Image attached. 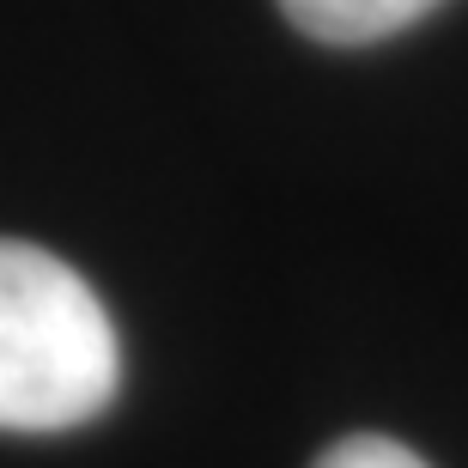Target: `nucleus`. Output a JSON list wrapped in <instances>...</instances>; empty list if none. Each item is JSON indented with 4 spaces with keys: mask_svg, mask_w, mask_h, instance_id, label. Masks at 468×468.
I'll return each mask as SVG.
<instances>
[{
    "mask_svg": "<svg viewBox=\"0 0 468 468\" xmlns=\"http://www.w3.org/2000/svg\"><path fill=\"white\" fill-rule=\"evenodd\" d=\"M316 468H426L408 444L396 438H378V432H359V438H341L329 451L316 456Z\"/></svg>",
    "mask_w": 468,
    "mask_h": 468,
    "instance_id": "obj_3",
    "label": "nucleus"
},
{
    "mask_svg": "<svg viewBox=\"0 0 468 468\" xmlns=\"http://www.w3.org/2000/svg\"><path fill=\"white\" fill-rule=\"evenodd\" d=\"M444 0H280V13L292 18L316 43H378V37L408 31L414 18H426Z\"/></svg>",
    "mask_w": 468,
    "mask_h": 468,
    "instance_id": "obj_2",
    "label": "nucleus"
},
{
    "mask_svg": "<svg viewBox=\"0 0 468 468\" xmlns=\"http://www.w3.org/2000/svg\"><path fill=\"white\" fill-rule=\"evenodd\" d=\"M122 383L110 311L61 256L0 238V426L68 432Z\"/></svg>",
    "mask_w": 468,
    "mask_h": 468,
    "instance_id": "obj_1",
    "label": "nucleus"
}]
</instances>
